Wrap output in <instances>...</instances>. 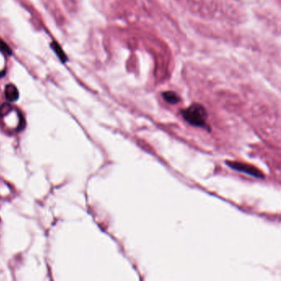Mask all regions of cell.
I'll list each match as a JSON object with an SVG mask.
<instances>
[{
	"label": "cell",
	"instance_id": "obj_1",
	"mask_svg": "<svg viewBox=\"0 0 281 281\" xmlns=\"http://www.w3.org/2000/svg\"><path fill=\"white\" fill-rule=\"evenodd\" d=\"M183 118L189 124L196 127H207L206 110L201 104H192L191 106L181 111Z\"/></svg>",
	"mask_w": 281,
	"mask_h": 281
},
{
	"label": "cell",
	"instance_id": "obj_2",
	"mask_svg": "<svg viewBox=\"0 0 281 281\" xmlns=\"http://www.w3.org/2000/svg\"><path fill=\"white\" fill-rule=\"evenodd\" d=\"M227 165L230 166L233 170L239 171L242 173H246L248 175L252 176L254 178H263V174L258 170L257 168H254L253 166L245 164V163H239V162H227Z\"/></svg>",
	"mask_w": 281,
	"mask_h": 281
},
{
	"label": "cell",
	"instance_id": "obj_3",
	"mask_svg": "<svg viewBox=\"0 0 281 281\" xmlns=\"http://www.w3.org/2000/svg\"><path fill=\"white\" fill-rule=\"evenodd\" d=\"M4 94L8 101L13 102H16L19 98V92L17 87L14 84L9 83L7 84L4 89Z\"/></svg>",
	"mask_w": 281,
	"mask_h": 281
},
{
	"label": "cell",
	"instance_id": "obj_4",
	"mask_svg": "<svg viewBox=\"0 0 281 281\" xmlns=\"http://www.w3.org/2000/svg\"><path fill=\"white\" fill-rule=\"evenodd\" d=\"M51 49L54 51V53L56 54L57 57L59 58V60L62 63H66L68 61V56L65 54L62 47H60V45L55 41H53L51 44Z\"/></svg>",
	"mask_w": 281,
	"mask_h": 281
},
{
	"label": "cell",
	"instance_id": "obj_5",
	"mask_svg": "<svg viewBox=\"0 0 281 281\" xmlns=\"http://www.w3.org/2000/svg\"><path fill=\"white\" fill-rule=\"evenodd\" d=\"M163 98L167 102L171 104H177L180 101V98L177 93L172 91H168L163 93Z\"/></svg>",
	"mask_w": 281,
	"mask_h": 281
},
{
	"label": "cell",
	"instance_id": "obj_6",
	"mask_svg": "<svg viewBox=\"0 0 281 281\" xmlns=\"http://www.w3.org/2000/svg\"><path fill=\"white\" fill-rule=\"evenodd\" d=\"M0 51L6 54V55H12V54H13L12 49L2 39H0Z\"/></svg>",
	"mask_w": 281,
	"mask_h": 281
},
{
	"label": "cell",
	"instance_id": "obj_7",
	"mask_svg": "<svg viewBox=\"0 0 281 281\" xmlns=\"http://www.w3.org/2000/svg\"><path fill=\"white\" fill-rule=\"evenodd\" d=\"M6 71L5 70H3V71H0V77H3L5 75Z\"/></svg>",
	"mask_w": 281,
	"mask_h": 281
}]
</instances>
